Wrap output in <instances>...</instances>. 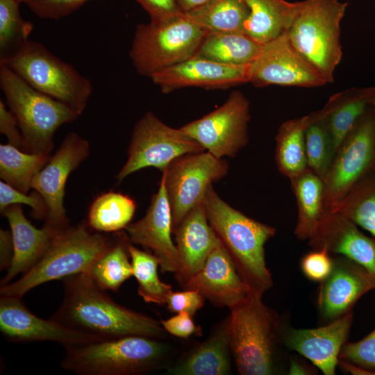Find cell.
Here are the masks:
<instances>
[{"instance_id": "cell-1", "label": "cell", "mask_w": 375, "mask_h": 375, "mask_svg": "<svg viewBox=\"0 0 375 375\" xmlns=\"http://www.w3.org/2000/svg\"><path fill=\"white\" fill-rule=\"evenodd\" d=\"M51 319L102 339L167 335L160 321L118 304L86 272L64 278V298Z\"/></svg>"}, {"instance_id": "cell-2", "label": "cell", "mask_w": 375, "mask_h": 375, "mask_svg": "<svg viewBox=\"0 0 375 375\" xmlns=\"http://www.w3.org/2000/svg\"><path fill=\"white\" fill-rule=\"evenodd\" d=\"M203 203L210 225L235 268L253 292L264 294L273 285L265 258V244L276 234L273 226L249 217L225 202L210 185Z\"/></svg>"}, {"instance_id": "cell-3", "label": "cell", "mask_w": 375, "mask_h": 375, "mask_svg": "<svg viewBox=\"0 0 375 375\" xmlns=\"http://www.w3.org/2000/svg\"><path fill=\"white\" fill-rule=\"evenodd\" d=\"M262 294L252 291L231 309L230 347L242 375H271L277 372V346L283 325L278 313L265 304Z\"/></svg>"}, {"instance_id": "cell-4", "label": "cell", "mask_w": 375, "mask_h": 375, "mask_svg": "<svg viewBox=\"0 0 375 375\" xmlns=\"http://www.w3.org/2000/svg\"><path fill=\"white\" fill-rule=\"evenodd\" d=\"M65 369L79 375H137L165 367L170 346L161 340L129 335L65 348Z\"/></svg>"}, {"instance_id": "cell-5", "label": "cell", "mask_w": 375, "mask_h": 375, "mask_svg": "<svg viewBox=\"0 0 375 375\" xmlns=\"http://www.w3.org/2000/svg\"><path fill=\"white\" fill-rule=\"evenodd\" d=\"M88 227L81 222L59 231L35 265L15 281L1 285L0 294L22 298L40 285L87 272L111 242Z\"/></svg>"}, {"instance_id": "cell-6", "label": "cell", "mask_w": 375, "mask_h": 375, "mask_svg": "<svg viewBox=\"0 0 375 375\" xmlns=\"http://www.w3.org/2000/svg\"><path fill=\"white\" fill-rule=\"evenodd\" d=\"M0 86L10 110L17 119L26 152L49 154L54 145L56 130L80 116L67 105L36 90L1 65Z\"/></svg>"}, {"instance_id": "cell-7", "label": "cell", "mask_w": 375, "mask_h": 375, "mask_svg": "<svg viewBox=\"0 0 375 375\" xmlns=\"http://www.w3.org/2000/svg\"><path fill=\"white\" fill-rule=\"evenodd\" d=\"M36 90L67 105L79 115L85 109L93 87L72 65L53 55L43 44L28 40L0 61Z\"/></svg>"}, {"instance_id": "cell-8", "label": "cell", "mask_w": 375, "mask_h": 375, "mask_svg": "<svg viewBox=\"0 0 375 375\" xmlns=\"http://www.w3.org/2000/svg\"><path fill=\"white\" fill-rule=\"evenodd\" d=\"M347 3L340 0L300 1L288 36L296 49L324 77L334 81V72L342 58L340 23Z\"/></svg>"}, {"instance_id": "cell-9", "label": "cell", "mask_w": 375, "mask_h": 375, "mask_svg": "<svg viewBox=\"0 0 375 375\" xmlns=\"http://www.w3.org/2000/svg\"><path fill=\"white\" fill-rule=\"evenodd\" d=\"M208 31L183 15L136 26L129 56L136 71L153 74L194 57Z\"/></svg>"}, {"instance_id": "cell-10", "label": "cell", "mask_w": 375, "mask_h": 375, "mask_svg": "<svg viewBox=\"0 0 375 375\" xmlns=\"http://www.w3.org/2000/svg\"><path fill=\"white\" fill-rule=\"evenodd\" d=\"M375 172V107L370 105L338 147L324 179V208L333 210L360 181Z\"/></svg>"}, {"instance_id": "cell-11", "label": "cell", "mask_w": 375, "mask_h": 375, "mask_svg": "<svg viewBox=\"0 0 375 375\" xmlns=\"http://www.w3.org/2000/svg\"><path fill=\"white\" fill-rule=\"evenodd\" d=\"M204 151L180 128L167 125L148 111L134 126L127 161L116 178L122 182L130 174L146 167H155L163 172L174 159Z\"/></svg>"}, {"instance_id": "cell-12", "label": "cell", "mask_w": 375, "mask_h": 375, "mask_svg": "<svg viewBox=\"0 0 375 375\" xmlns=\"http://www.w3.org/2000/svg\"><path fill=\"white\" fill-rule=\"evenodd\" d=\"M228 162L208 151L174 159L162 172L172 215V233L186 215L203 201L208 188L226 176Z\"/></svg>"}, {"instance_id": "cell-13", "label": "cell", "mask_w": 375, "mask_h": 375, "mask_svg": "<svg viewBox=\"0 0 375 375\" xmlns=\"http://www.w3.org/2000/svg\"><path fill=\"white\" fill-rule=\"evenodd\" d=\"M250 118L249 100L234 90L221 106L180 128L215 157L234 158L249 142Z\"/></svg>"}, {"instance_id": "cell-14", "label": "cell", "mask_w": 375, "mask_h": 375, "mask_svg": "<svg viewBox=\"0 0 375 375\" xmlns=\"http://www.w3.org/2000/svg\"><path fill=\"white\" fill-rule=\"evenodd\" d=\"M249 82L259 88L271 85L313 88L328 83L296 49L287 33L263 44L258 57L250 64Z\"/></svg>"}, {"instance_id": "cell-15", "label": "cell", "mask_w": 375, "mask_h": 375, "mask_svg": "<svg viewBox=\"0 0 375 375\" xmlns=\"http://www.w3.org/2000/svg\"><path fill=\"white\" fill-rule=\"evenodd\" d=\"M87 140L75 132L68 133L59 149L34 176L33 189L47 207L45 224L62 229L69 224L64 207L65 185L70 174L89 156Z\"/></svg>"}, {"instance_id": "cell-16", "label": "cell", "mask_w": 375, "mask_h": 375, "mask_svg": "<svg viewBox=\"0 0 375 375\" xmlns=\"http://www.w3.org/2000/svg\"><path fill=\"white\" fill-rule=\"evenodd\" d=\"M0 330L12 342L51 341L66 347L103 340L32 313L21 298L1 295Z\"/></svg>"}, {"instance_id": "cell-17", "label": "cell", "mask_w": 375, "mask_h": 375, "mask_svg": "<svg viewBox=\"0 0 375 375\" xmlns=\"http://www.w3.org/2000/svg\"><path fill=\"white\" fill-rule=\"evenodd\" d=\"M126 234L130 243L150 249L158 259L162 272L174 273L180 269L176 245L172 241V215L163 178L151 199L145 215L128 224Z\"/></svg>"}, {"instance_id": "cell-18", "label": "cell", "mask_w": 375, "mask_h": 375, "mask_svg": "<svg viewBox=\"0 0 375 375\" xmlns=\"http://www.w3.org/2000/svg\"><path fill=\"white\" fill-rule=\"evenodd\" d=\"M333 260L331 272L320 282L317 297L321 316L330 321L351 312L362 295L375 289V276L364 267L342 256H333Z\"/></svg>"}, {"instance_id": "cell-19", "label": "cell", "mask_w": 375, "mask_h": 375, "mask_svg": "<svg viewBox=\"0 0 375 375\" xmlns=\"http://www.w3.org/2000/svg\"><path fill=\"white\" fill-rule=\"evenodd\" d=\"M151 79L165 94L188 87L226 89L249 82L250 64L230 65L194 56L153 74Z\"/></svg>"}, {"instance_id": "cell-20", "label": "cell", "mask_w": 375, "mask_h": 375, "mask_svg": "<svg viewBox=\"0 0 375 375\" xmlns=\"http://www.w3.org/2000/svg\"><path fill=\"white\" fill-rule=\"evenodd\" d=\"M195 290L215 306L230 310L252 292L239 275L228 253L219 240L201 269L183 285Z\"/></svg>"}, {"instance_id": "cell-21", "label": "cell", "mask_w": 375, "mask_h": 375, "mask_svg": "<svg viewBox=\"0 0 375 375\" xmlns=\"http://www.w3.org/2000/svg\"><path fill=\"white\" fill-rule=\"evenodd\" d=\"M353 312L315 328H290L282 333V342L290 350L309 360L325 375H334L339 355L347 342Z\"/></svg>"}, {"instance_id": "cell-22", "label": "cell", "mask_w": 375, "mask_h": 375, "mask_svg": "<svg viewBox=\"0 0 375 375\" xmlns=\"http://www.w3.org/2000/svg\"><path fill=\"white\" fill-rule=\"evenodd\" d=\"M308 244L312 249L347 257L375 276V238L363 234L356 224L339 212H324Z\"/></svg>"}, {"instance_id": "cell-23", "label": "cell", "mask_w": 375, "mask_h": 375, "mask_svg": "<svg viewBox=\"0 0 375 375\" xmlns=\"http://www.w3.org/2000/svg\"><path fill=\"white\" fill-rule=\"evenodd\" d=\"M173 233L180 260V269L175 276L183 285L201 269L219 240L209 224L203 200L186 215Z\"/></svg>"}, {"instance_id": "cell-24", "label": "cell", "mask_w": 375, "mask_h": 375, "mask_svg": "<svg viewBox=\"0 0 375 375\" xmlns=\"http://www.w3.org/2000/svg\"><path fill=\"white\" fill-rule=\"evenodd\" d=\"M2 214L10 225L14 249L11 265L1 281V285H4L19 274L32 269L61 229L45 224L42 228H35L26 219L20 205L10 206Z\"/></svg>"}, {"instance_id": "cell-25", "label": "cell", "mask_w": 375, "mask_h": 375, "mask_svg": "<svg viewBox=\"0 0 375 375\" xmlns=\"http://www.w3.org/2000/svg\"><path fill=\"white\" fill-rule=\"evenodd\" d=\"M228 317L221 322L201 344L178 361L167 366L171 375H226L231 372Z\"/></svg>"}, {"instance_id": "cell-26", "label": "cell", "mask_w": 375, "mask_h": 375, "mask_svg": "<svg viewBox=\"0 0 375 375\" xmlns=\"http://www.w3.org/2000/svg\"><path fill=\"white\" fill-rule=\"evenodd\" d=\"M249 15L242 33L264 44L288 33L299 8L300 1L244 0Z\"/></svg>"}, {"instance_id": "cell-27", "label": "cell", "mask_w": 375, "mask_h": 375, "mask_svg": "<svg viewBox=\"0 0 375 375\" xmlns=\"http://www.w3.org/2000/svg\"><path fill=\"white\" fill-rule=\"evenodd\" d=\"M373 86L351 88L332 95L316 111L327 128L335 149L370 106Z\"/></svg>"}, {"instance_id": "cell-28", "label": "cell", "mask_w": 375, "mask_h": 375, "mask_svg": "<svg viewBox=\"0 0 375 375\" xmlns=\"http://www.w3.org/2000/svg\"><path fill=\"white\" fill-rule=\"evenodd\" d=\"M290 181L297 206L294 233L300 240H308L325 212L324 182L308 167Z\"/></svg>"}, {"instance_id": "cell-29", "label": "cell", "mask_w": 375, "mask_h": 375, "mask_svg": "<svg viewBox=\"0 0 375 375\" xmlns=\"http://www.w3.org/2000/svg\"><path fill=\"white\" fill-rule=\"evenodd\" d=\"M263 44L240 32H208L195 56L230 65L251 64Z\"/></svg>"}, {"instance_id": "cell-30", "label": "cell", "mask_w": 375, "mask_h": 375, "mask_svg": "<svg viewBox=\"0 0 375 375\" xmlns=\"http://www.w3.org/2000/svg\"><path fill=\"white\" fill-rule=\"evenodd\" d=\"M308 119L307 115L283 122L275 138L277 168L290 180L308 167L305 144V130Z\"/></svg>"}, {"instance_id": "cell-31", "label": "cell", "mask_w": 375, "mask_h": 375, "mask_svg": "<svg viewBox=\"0 0 375 375\" xmlns=\"http://www.w3.org/2000/svg\"><path fill=\"white\" fill-rule=\"evenodd\" d=\"M128 243L126 233H117V238L86 272L101 290L117 291L133 276Z\"/></svg>"}, {"instance_id": "cell-32", "label": "cell", "mask_w": 375, "mask_h": 375, "mask_svg": "<svg viewBox=\"0 0 375 375\" xmlns=\"http://www.w3.org/2000/svg\"><path fill=\"white\" fill-rule=\"evenodd\" d=\"M185 15L208 32L242 33L249 8L244 0H208Z\"/></svg>"}, {"instance_id": "cell-33", "label": "cell", "mask_w": 375, "mask_h": 375, "mask_svg": "<svg viewBox=\"0 0 375 375\" xmlns=\"http://www.w3.org/2000/svg\"><path fill=\"white\" fill-rule=\"evenodd\" d=\"M137 205L129 196L110 191L99 195L91 203L87 224L98 232H118L131 224Z\"/></svg>"}, {"instance_id": "cell-34", "label": "cell", "mask_w": 375, "mask_h": 375, "mask_svg": "<svg viewBox=\"0 0 375 375\" xmlns=\"http://www.w3.org/2000/svg\"><path fill=\"white\" fill-rule=\"evenodd\" d=\"M49 154L23 151L8 143L0 145V177L3 181L27 194L34 176L44 167Z\"/></svg>"}, {"instance_id": "cell-35", "label": "cell", "mask_w": 375, "mask_h": 375, "mask_svg": "<svg viewBox=\"0 0 375 375\" xmlns=\"http://www.w3.org/2000/svg\"><path fill=\"white\" fill-rule=\"evenodd\" d=\"M133 276L138 283V294L147 303L159 305L166 303L167 298L172 290V285L161 281L158 275L160 263L153 253L142 251L128 243Z\"/></svg>"}, {"instance_id": "cell-36", "label": "cell", "mask_w": 375, "mask_h": 375, "mask_svg": "<svg viewBox=\"0 0 375 375\" xmlns=\"http://www.w3.org/2000/svg\"><path fill=\"white\" fill-rule=\"evenodd\" d=\"M331 211L348 217L375 238V172L356 184Z\"/></svg>"}, {"instance_id": "cell-37", "label": "cell", "mask_w": 375, "mask_h": 375, "mask_svg": "<svg viewBox=\"0 0 375 375\" xmlns=\"http://www.w3.org/2000/svg\"><path fill=\"white\" fill-rule=\"evenodd\" d=\"M308 116L305 130L308 167L324 180L336 149L327 128L317 112H312Z\"/></svg>"}, {"instance_id": "cell-38", "label": "cell", "mask_w": 375, "mask_h": 375, "mask_svg": "<svg viewBox=\"0 0 375 375\" xmlns=\"http://www.w3.org/2000/svg\"><path fill=\"white\" fill-rule=\"evenodd\" d=\"M18 0H0V61L28 40L33 26L22 19Z\"/></svg>"}, {"instance_id": "cell-39", "label": "cell", "mask_w": 375, "mask_h": 375, "mask_svg": "<svg viewBox=\"0 0 375 375\" xmlns=\"http://www.w3.org/2000/svg\"><path fill=\"white\" fill-rule=\"evenodd\" d=\"M339 360L375 371V329L359 341L345 343Z\"/></svg>"}, {"instance_id": "cell-40", "label": "cell", "mask_w": 375, "mask_h": 375, "mask_svg": "<svg viewBox=\"0 0 375 375\" xmlns=\"http://www.w3.org/2000/svg\"><path fill=\"white\" fill-rule=\"evenodd\" d=\"M23 203L33 209V216L38 219H45L47 207L44 200L36 192L28 195L13 188L6 182H0V211L1 214L10 206Z\"/></svg>"}, {"instance_id": "cell-41", "label": "cell", "mask_w": 375, "mask_h": 375, "mask_svg": "<svg viewBox=\"0 0 375 375\" xmlns=\"http://www.w3.org/2000/svg\"><path fill=\"white\" fill-rule=\"evenodd\" d=\"M333 266V256L324 249H312L301 260L303 274L312 281L322 282L331 272Z\"/></svg>"}, {"instance_id": "cell-42", "label": "cell", "mask_w": 375, "mask_h": 375, "mask_svg": "<svg viewBox=\"0 0 375 375\" xmlns=\"http://www.w3.org/2000/svg\"><path fill=\"white\" fill-rule=\"evenodd\" d=\"M89 0H31L27 4L37 16L59 19L75 11Z\"/></svg>"}, {"instance_id": "cell-43", "label": "cell", "mask_w": 375, "mask_h": 375, "mask_svg": "<svg viewBox=\"0 0 375 375\" xmlns=\"http://www.w3.org/2000/svg\"><path fill=\"white\" fill-rule=\"evenodd\" d=\"M204 301V297L195 290H186L182 292L172 290L165 304L172 312H186L193 315L203 307Z\"/></svg>"}, {"instance_id": "cell-44", "label": "cell", "mask_w": 375, "mask_h": 375, "mask_svg": "<svg viewBox=\"0 0 375 375\" xmlns=\"http://www.w3.org/2000/svg\"><path fill=\"white\" fill-rule=\"evenodd\" d=\"M149 14L151 21L161 23L184 14L178 0H135Z\"/></svg>"}, {"instance_id": "cell-45", "label": "cell", "mask_w": 375, "mask_h": 375, "mask_svg": "<svg viewBox=\"0 0 375 375\" xmlns=\"http://www.w3.org/2000/svg\"><path fill=\"white\" fill-rule=\"evenodd\" d=\"M189 313L181 312L173 317L161 320L160 323L167 333L174 336L188 338L192 335L201 336V329L195 325Z\"/></svg>"}, {"instance_id": "cell-46", "label": "cell", "mask_w": 375, "mask_h": 375, "mask_svg": "<svg viewBox=\"0 0 375 375\" xmlns=\"http://www.w3.org/2000/svg\"><path fill=\"white\" fill-rule=\"evenodd\" d=\"M0 131L7 137L8 143L24 149V141L17 119L2 100L0 101Z\"/></svg>"}, {"instance_id": "cell-47", "label": "cell", "mask_w": 375, "mask_h": 375, "mask_svg": "<svg viewBox=\"0 0 375 375\" xmlns=\"http://www.w3.org/2000/svg\"><path fill=\"white\" fill-rule=\"evenodd\" d=\"M14 253L11 232L0 231V269L8 270L10 267Z\"/></svg>"}, {"instance_id": "cell-48", "label": "cell", "mask_w": 375, "mask_h": 375, "mask_svg": "<svg viewBox=\"0 0 375 375\" xmlns=\"http://www.w3.org/2000/svg\"><path fill=\"white\" fill-rule=\"evenodd\" d=\"M338 365L343 370L353 375H375V371L369 370L346 361L339 360Z\"/></svg>"}, {"instance_id": "cell-49", "label": "cell", "mask_w": 375, "mask_h": 375, "mask_svg": "<svg viewBox=\"0 0 375 375\" xmlns=\"http://www.w3.org/2000/svg\"><path fill=\"white\" fill-rule=\"evenodd\" d=\"M208 0H178L179 5L184 12L190 10L198 7Z\"/></svg>"}, {"instance_id": "cell-50", "label": "cell", "mask_w": 375, "mask_h": 375, "mask_svg": "<svg viewBox=\"0 0 375 375\" xmlns=\"http://www.w3.org/2000/svg\"><path fill=\"white\" fill-rule=\"evenodd\" d=\"M289 374H308L310 371L308 367H304L302 364L299 363L298 361L292 360L291 361L290 368L288 370Z\"/></svg>"}, {"instance_id": "cell-51", "label": "cell", "mask_w": 375, "mask_h": 375, "mask_svg": "<svg viewBox=\"0 0 375 375\" xmlns=\"http://www.w3.org/2000/svg\"><path fill=\"white\" fill-rule=\"evenodd\" d=\"M370 105L375 107V86H373V92L370 99Z\"/></svg>"}, {"instance_id": "cell-52", "label": "cell", "mask_w": 375, "mask_h": 375, "mask_svg": "<svg viewBox=\"0 0 375 375\" xmlns=\"http://www.w3.org/2000/svg\"><path fill=\"white\" fill-rule=\"evenodd\" d=\"M20 3H28L31 0H18Z\"/></svg>"}]
</instances>
